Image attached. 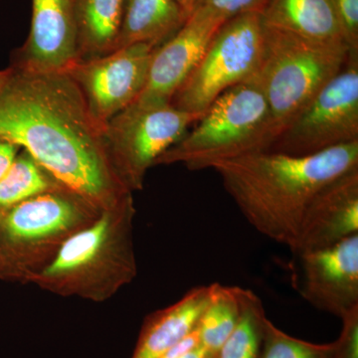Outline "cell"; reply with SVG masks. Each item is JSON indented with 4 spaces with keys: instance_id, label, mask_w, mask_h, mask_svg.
<instances>
[{
    "instance_id": "1",
    "label": "cell",
    "mask_w": 358,
    "mask_h": 358,
    "mask_svg": "<svg viewBox=\"0 0 358 358\" xmlns=\"http://www.w3.org/2000/svg\"><path fill=\"white\" fill-rule=\"evenodd\" d=\"M0 140L27 152L95 210L115 208L131 195L110 160L106 124L65 72L13 68L0 87Z\"/></svg>"
},
{
    "instance_id": "2",
    "label": "cell",
    "mask_w": 358,
    "mask_h": 358,
    "mask_svg": "<svg viewBox=\"0 0 358 358\" xmlns=\"http://www.w3.org/2000/svg\"><path fill=\"white\" fill-rule=\"evenodd\" d=\"M355 167L358 141L305 157L263 150L216 162L210 169L250 225L291 250L315 195Z\"/></svg>"
},
{
    "instance_id": "3",
    "label": "cell",
    "mask_w": 358,
    "mask_h": 358,
    "mask_svg": "<svg viewBox=\"0 0 358 358\" xmlns=\"http://www.w3.org/2000/svg\"><path fill=\"white\" fill-rule=\"evenodd\" d=\"M265 27V58L257 79L268 103L272 145L320 90L341 72L353 51L345 42L313 41L266 23Z\"/></svg>"
},
{
    "instance_id": "4",
    "label": "cell",
    "mask_w": 358,
    "mask_h": 358,
    "mask_svg": "<svg viewBox=\"0 0 358 358\" xmlns=\"http://www.w3.org/2000/svg\"><path fill=\"white\" fill-rule=\"evenodd\" d=\"M155 164H183L192 171L270 148L268 108L257 76L223 92L199 121Z\"/></svg>"
},
{
    "instance_id": "5",
    "label": "cell",
    "mask_w": 358,
    "mask_h": 358,
    "mask_svg": "<svg viewBox=\"0 0 358 358\" xmlns=\"http://www.w3.org/2000/svg\"><path fill=\"white\" fill-rule=\"evenodd\" d=\"M265 53L262 13L242 14L226 21L174 94L171 105L185 112L203 114L226 90L255 78Z\"/></svg>"
},
{
    "instance_id": "6",
    "label": "cell",
    "mask_w": 358,
    "mask_h": 358,
    "mask_svg": "<svg viewBox=\"0 0 358 358\" xmlns=\"http://www.w3.org/2000/svg\"><path fill=\"white\" fill-rule=\"evenodd\" d=\"M201 115L176 109L171 103L136 101L107 122L108 152L115 173L129 192L143 187L148 169Z\"/></svg>"
},
{
    "instance_id": "7",
    "label": "cell",
    "mask_w": 358,
    "mask_h": 358,
    "mask_svg": "<svg viewBox=\"0 0 358 358\" xmlns=\"http://www.w3.org/2000/svg\"><path fill=\"white\" fill-rule=\"evenodd\" d=\"M358 53L329 82L266 152L305 157L358 141Z\"/></svg>"
},
{
    "instance_id": "8",
    "label": "cell",
    "mask_w": 358,
    "mask_h": 358,
    "mask_svg": "<svg viewBox=\"0 0 358 358\" xmlns=\"http://www.w3.org/2000/svg\"><path fill=\"white\" fill-rule=\"evenodd\" d=\"M157 47L134 44L98 57L78 59L65 71L92 114L107 124L141 96Z\"/></svg>"
},
{
    "instance_id": "9",
    "label": "cell",
    "mask_w": 358,
    "mask_h": 358,
    "mask_svg": "<svg viewBox=\"0 0 358 358\" xmlns=\"http://www.w3.org/2000/svg\"><path fill=\"white\" fill-rule=\"evenodd\" d=\"M95 210L64 187L49 190L15 205L0 215V277L17 273L23 250L33 242L59 236Z\"/></svg>"
},
{
    "instance_id": "10",
    "label": "cell",
    "mask_w": 358,
    "mask_h": 358,
    "mask_svg": "<svg viewBox=\"0 0 358 358\" xmlns=\"http://www.w3.org/2000/svg\"><path fill=\"white\" fill-rule=\"evenodd\" d=\"M301 296L339 319L358 307V234L299 256Z\"/></svg>"
},
{
    "instance_id": "11",
    "label": "cell",
    "mask_w": 358,
    "mask_h": 358,
    "mask_svg": "<svg viewBox=\"0 0 358 358\" xmlns=\"http://www.w3.org/2000/svg\"><path fill=\"white\" fill-rule=\"evenodd\" d=\"M78 59L74 0H32L29 35L9 66L25 72H63Z\"/></svg>"
},
{
    "instance_id": "12",
    "label": "cell",
    "mask_w": 358,
    "mask_h": 358,
    "mask_svg": "<svg viewBox=\"0 0 358 358\" xmlns=\"http://www.w3.org/2000/svg\"><path fill=\"white\" fill-rule=\"evenodd\" d=\"M224 23L194 9L182 27L155 49L147 84L136 101L171 103Z\"/></svg>"
},
{
    "instance_id": "13",
    "label": "cell",
    "mask_w": 358,
    "mask_h": 358,
    "mask_svg": "<svg viewBox=\"0 0 358 358\" xmlns=\"http://www.w3.org/2000/svg\"><path fill=\"white\" fill-rule=\"evenodd\" d=\"M358 234V167L324 185L308 204L294 255L338 244Z\"/></svg>"
},
{
    "instance_id": "14",
    "label": "cell",
    "mask_w": 358,
    "mask_h": 358,
    "mask_svg": "<svg viewBox=\"0 0 358 358\" xmlns=\"http://www.w3.org/2000/svg\"><path fill=\"white\" fill-rule=\"evenodd\" d=\"M211 293L212 285L197 287L148 317L131 358H159L182 341L196 327Z\"/></svg>"
},
{
    "instance_id": "15",
    "label": "cell",
    "mask_w": 358,
    "mask_h": 358,
    "mask_svg": "<svg viewBox=\"0 0 358 358\" xmlns=\"http://www.w3.org/2000/svg\"><path fill=\"white\" fill-rule=\"evenodd\" d=\"M262 15L266 24L303 38L346 43L334 0H270Z\"/></svg>"
},
{
    "instance_id": "16",
    "label": "cell",
    "mask_w": 358,
    "mask_h": 358,
    "mask_svg": "<svg viewBox=\"0 0 358 358\" xmlns=\"http://www.w3.org/2000/svg\"><path fill=\"white\" fill-rule=\"evenodd\" d=\"M187 18L185 9L174 0H127L115 50L134 44L159 47Z\"/></svg>"
},
{
    "instance_id": "17",
    "label": "cell",
    "mask_w": 358,
    "mask_h": 358,
    "mask_svg": "<svg viewBox=\"0 0 358 358\" xmlns=\"http://www.w3.org/2000/svg\"><path fill=\"white\" fill-rule=\"evenodd\" d=\"M127 0H74L79 59L115 50Z\"/></svg>"
},
{
    "instance_id": "18",
    "label": "cell",
    "mask_w": 358,
    "mask_h": 358,
    "mask_svg": "<svg viewBox=\"0 0 358 358\" xmlns=\"http://www.w3.org/2000/svg\"><path fill=\"white\" fill-rule=\"evenodd\" d=\"M115 208L103 210L89 227L67 238L44 268L42 278L48 281L70 279L93 267L109 245Z\"/></svg>"
},
{
    "instance_id": "19",
    "label": "cell",
    "mask_w": 358,
    "mask_h": 358,
    "mask_svg": "<svg viewBox=\"0 0 358 358\" xmlns=\"http://www.w3.org/2000/svg\"><path fill=\"white\" fill-rule=\"evenodd\" d=\"M240 310L239 287L212 284L210 300L197 322L199 345L215 357L236 327Z\"/></svg>"
},
{
    "instance_id": "20",
    "label": "cell",
    "mask_w": 358,
    "mask_h": 358,
    "mask_svg": "<svg viewBox=\"0 0 358 358\" xmlns=\"http://www.w3.org/2000/svg\"><path fill=\"white\" fill-rule=\"evenodd\" d=\"M20 150L0 178V215L25 200L63 187L31 155Z\"/></svg>"
},
{
    "instance_id": "21",
    "label": "cell",
    "mask_w": 358,
    "mask_h": 358,
    "mask_svg": "<svg viewBox=\"0 0 358 358\" xmlns=\"http://www.w3.org/2000/svg\"><path fill=\"white\" fill-rule=\"evenodd\" d=\"M241 310L235 329L214 358H259L267 319L262 301L250 289L240 288Z\"/></svg>"
},
{
    "instance_id": "22",
    "label": "cell",
    "mask_w": 358,
    "mask_h": 358,
    "mask_svg": "<svg viewBox=\"0 0 358 358\" xmlns=\"http://www.w3.org/2000/svg\"><path fill=\"white\" fill-rule=\"evenodd\" d=\"M334 343L317 345L289 336L266 319L259 358H329Z\"/></svg>"
},
{
    "instance_id": "23",
    "label": "cell",
    "mask_w": 358,
    "mask_h": 358,
    "mask_svg": "<svg viewBox=\"0 0 358 358\" xmlns=\"http://www.w3.org/2000/svg\"><path fill=\"white\" fill-rule=\"evenodd\" d=\"M268 2L270 0H201L195 9L226 22L242 14L263 13Z\"/></svg>"
},
{
    "instance_id": "24",
    "label": "cell",
    "mask_w": 358,
    "mask_h": 358,
    "mask_svg": "<svg viewBox=\"0 0 358 358\" xmlns=\"http://www.w3.org/2000/svg\"><path fill=\"white\" fill-rule=\"evenodd\" d=\"M343 329L329 358H358V307L341 317Z\"/></svg>"
},
{
    "instance_id": "25",
    "label": "cell",
    "mask_w": 358,
    "mask_h": 358,
    "mask_svg": "<svg viewBox=\"0 0 358 358\" xmlns=\"http://www.w3.org/2000/svg\"><path fill=\"white\" fill-rule=\"evenodd\" d=\"M346 43L358 53V0H334Z\"/></svg>"
},
{
    "instance_id": "26",
    "label": "cell",
    "mask_w": 358,
    "mask_h": 358,
    "mask_svg": "<svg viewBox=\"0 0 358 358\" xmlns=\"http://www.w3.org/2000/svg\"><path fill=\"white\" fill-rule=\"evenodd\" d=\"M199 345V331H197L196 327L185 336L182 341H179L176 345L173 346L171 350H167L162 357L159 358H180L182 355H185L186 352L192 350L195 346Z\"/></svg>"
},
{
    "instance_id": "27",
    "label": "cell",
    "mask_w": 358,
    "mask_h": 358,
    "mask_svg": "<svg viewBox=\"0 0 358 358\" xmlns=\"http://www.w3.org/2000/svg\"><path fill=\"white\" fill-rule=\"evenodd\" d=\"M20 150L21 148L14 143L0 140V178L8 171Z\"/></svg>"
},
{
    "instance_id": "28",
    "label": "cell",
    "mask_w": 358,
    "mask_h": 358,
    "mask_svg": "<svg viewBox=\"0 0 358 358\" xmlns=\"http://www.w3.org/2000/svg\"><path fill=\"white\" fill-rule=\"evenodd\" d=\"M180 358H214V355H212L210 352H207L201 345H199L189 352H186Z\"/></svg>"
},
{
    "instance_id": "29",
    "label": "cell",
    "mask_w": 358,
    "mask_h": 358,
    "mask_svg": "<svg viewBox=\"0 0 358 358\" xmlns=\"http://www.w3.org/2000/svg\"><path fill=\"white\" fill-rule=\"evenodd\" d=\"M11 73H13V68L9 66L6 69L0 70V87L3 86L8 78L10 77Z\"/></svg>"
},
{
    "instance_id": "30",
    "label": "cell",
    "mask_w": 358,
    "mask_h": 358,
    "mask_svg": "<svg viewBox=\"0 0 358 358\" xmlns=\"http://www.w3.org/2000/svg\"><path fill=\"white\" fill-rule=\"evenodd\" d=\"M201 0H188L187 6H186V13L189 16L190 13L196 8V6H199Z\"/></svg>"
},
{
    "instance_id": "31",
    "label": "cell",
    "mask_w": 358,
    "mask_h": 358,
    "mask_svg": "<svg viewBox=\"0 0 358 358\" xmlns=\"http://www.w3.org/2000/svg\"><path fill=\"white\" fill-rule=\"evenodd\" d=\"M174 1L178 2V4H180L182 6V8L185 9L186 13V6H187L188 0H174Z\"/></svg>"
}]
</instances>
